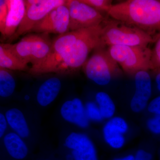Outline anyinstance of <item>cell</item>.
Instances as JSON below:
<instances>
[{"label": "cell", "mask_w": 160, "mask_h": 160, "mask_svg": "<svg viewBox=\"0 0 160 160\" xmlns=\"http://www.w3.org/2000/svg\"><path fill=\"white\" fill-rule=\"evenodd\" d=\"M103 23L60 35L52 43L49 54L32 65L29 73L42 74L75 70L83 66L92 50L104 48L101 40Z\"/></svg>", "instance_id": "cell-1"}, {"label": "cell", "mask_w": 160, "mask_h": 160, "mask_svg": "<svg viewBox=\"0 0 160 160\" xmlns=\"http://www.w3.org/2000/svg\"><path fill=\"white\" fill-rule=\"evenodd\" d=\"M114 20L142 29L152 35L160 30V1L127 0L112 5L108 12Z\"/></svg>", "instance_id": "cell-2"}, {"label": "cell", "mask_w": 160, "mask_h": 160, "mask_svg": "<svg viewBox=\"0 0 160 160\" xmlns=\"http://www.w3.org/2000/svg\"><path fill=\"white\" fill-rule=\"evenodd\" d=\"M101 40L104 48L106 46H147L153 41L146 32L115 20L104 21Z\"/></svg>", "instance_id": "cell-3"}, {"label": "cell", "mask_w": 160, "mask_h": 160, "mask_svg": "<svg viewBox=\"0 0 160 160\" xmlns=\"http://www.w3.org/2000/svg\"><path fill=\"white\" fill-rule=\"evenodd\" d=\"M112 58L128 74L152 69V50L147 46H112L107 49Z\"/></svg>", "instance_id": "cell-4"}, {"label": "cell", "mask_w": 160, "mask_h": 160, "mask_svg": "<svg viewBox=\"0 0 160 160\" xmlns=\"http://www.w3.org/2000/svg\"><path fill=\"white\" fill-rule=\"evenodd\" d=\"M104 48L95 49L83 66L87 78L100 86L108 85L120 71L118 64Z\"/></svg>", "instance_id": "cell-5"}, {"label": "cell", "mask_w": 160, "mask_h": 160, "mask_svg": "<svg viewBox=\"0 0 160 160\" xmlns=\"http://www.w3.org/2000/svg\"><path fill=\"white\" fill-rule=\"evenodd\" d=\"M3 44L24 62L31 63L33 65L49 54L52 43L45 37L32 34L26 36L14 44Z\"/></svg>", "instance_id": "cell-6"}, {"label": "cell", "mask_w": 160, "mask_h": 160, "mask_svg": "<svg viewBox=\"0 0 160 160\" xmlns=\"http://www.w3.org/2000/svg\"><path fill=\"white\" fill-rule=\"evenodd\" d=\"M25 1L26 12L17 31L11 39L32 32L33 27L49 12L66 4L65 0H27Z\"/></svg>", "instance_id": "cell-7"}, {"label": "cell", "mask_w": 160, "mask_h": 160, "mask_svg": "<svg viewBox=\"0 0 160 160\" xmlns=\"http://www.w3.org/2000/svg\"><path fill=\"white\" fill-rule=\"evenodd\" d=\"M69 12V31L98 26L106 21L100 12L81 2L66 1Z\"/></svg>", "instance_id": "cell-8"}, {"label": "cell", "mask_w": 160, "mask_h": 160, "mask_svg": "<svg viewBox=\"0 0 160 160\" xmlns=\"http://www.w3.org/2000/svg\"><path fill=\"white\" fill-rule=\"evenodd\" d=\"M63 146L69 151L73 160H98L94 143L84 132H69L64 138Z\"/></svg>", "instance_id": "cell-9"}, {"label": "cell", "mask_w": 160, "mask_h": 160, "mask_svg": "<svg viewBox=\"0 0 160 160\" xmlns=\"http://www.w3.org/2000/svg\"><path fill=\"white\" fill-rule=\"evenodd\" d=\"M69 12L66 5L55 8L33 27L32 32L64 34L69 31Z\"/></svg>", "instance_id": "cell-10"}, {"label": "cell", "mask_w": 160, "mask_h": 160, "mask_svg": "<svg viewBox=\"0 0 160 160\" xmlns=\"http://www.w3.org/2000/svg\"><path fill=\"white\" fill-rule=\"evenodd\" d=\"M129 130V126L125 119L118 116L107 120L103 126V139L111 149H122L126 143V135Z\"/></svg>", "instance_id": "cell-11"}, {"label": "cell", "mask_w": 160, "mask_h": 160, "mask_svg": "<svg viewBox=\"0 0 160 160\" xmlns=\"http://www.w3.org/2000/svg\"><path fill=\"white\" fill-rule=\"evenodd\" d=\"M135 90L130 102V108L135 113L146 109L152 93V84L148 71H141L134 75Z\"/></svg>", "instance_id": "cell-12"}, {"label": "cell", "mask_w": 160, "mask_h": 160, "mask_svg": "<svg viewBox=\"0 0 160 160\" xmlns=\"http://www.w3.org/2000/svg\"><path fill=\"white\" fill-rule=\"evenodd\" d=\"M60 115L66 122L81 129H87L89 122L86 116L85 104L78 98L66 100L60 108Z\"/></svg>", "instance_id": "cell-13"}, {"label": "cell", "mask_w": 160, "mask_h": 160, "mask_svg": "<svg viewBox=\"0 0 160 160\" xmlns=\"http://www.w3.org/2000/svg\"><path fill=\"white\" fill-rule=\"evenodd\" d=\"M6 1L8 12L3 36L11 38L22 21L26 12V6L25 1L23 0Z\"/></svg>", "instance_id": "cell-14"}, {"label": "cell", "mask_w": 160, "mask_h": 160, "mask_svg": "<svg viewBox=\"0 0 160 160\" xmlns=\"http://www.w3.org/2000/svg\"><path fill=\"white\" fill-rule=\"evenodd\" d=\"M4 148L9 157L14 160L26 159L29 148L25 139L13 132H8L2 138Z\"/></svg>", "instance_id": "cell-15"}, {"label": "cell", "mask_w": 160, "mask_h": 160, "mask_svg": "<svg viewBox=\"0 0 160 160\" xmlns=\"http://www.w3.org/2000/svg\"><path fill=\"white\" fill-rule=\"evenodd\" d=\"M62 86V82L58 78H50L44 81L40 85L37 92L38 105L42 107L51 105L59 94Z\"/></svg>", "instance_id": "cell-16"}, {"label": "cell", "mask_w": 160, "mask_h": 160, "mask_svg": "<svg viewBox=\"0 0 160 160\" xmlns=\"http://www.w3.org/2000/svg\"><path fill=\"white\" fill-rule=\"evenodd\" d=\"M4 113L11 131L25 140L30 137L31 129L26 115L21 109L12 107L7 109Z\"/></svg>", "instance_id": "cell-17"}, {"label": "cell", "mask_w": 160, "mask_h": 160, "mask_svg": "<svg viewBox=\"0 0 160 160\" xmlns=\"http://www.w3.org/2000/svg\"><path fill=\"white\" fill-rule=\"evenodd\" d=\"M0 68L19 71L29 69L28 64L20 59L3 44L0 45Z\"/></svg>", "instance_id": "cell-18"}, {"label": "cell", "mask_w": 160, "mask_h": 160, "mask_svg": "<svg viewBox=\"0 0 160 160\" xmlns=\"http://www.w3.org/2000/svg\"><path fill=\"white\" fill-rule=\"evenodd\" d=\"M95 102L97 104L104 119L109 120L114 117L116 106L108 93L100 91L95 96Z\"/></svg>", "instance_id": "cell-19"}, {"label": "cell", "mask_w": 160, "mask_h": 160, "mask_svg": "<svg viewBox=\"0 0 160 160\" xmlns=\"http://www.w3.org/2000/svg\"><path fill=\"white\" fill-rule=\"evenodd\" d=\"M16 82L8 69L0 68V96L8 98L14 93Z\"/></svg>", "instance_id": "cell-20"}, {"label": "cell", "mask_w": 160, "mask_h": 160, "mask_svg": "<svg viewBox=\"0 0 160 160\" xmlns=\"http://www.w3.org/2000/svg\"><path fill=\"white\" fill-rule=\"evenodd\" d=\"M86 116L89 122H101L104 119L98 106L95 102L89 101L85 104Z\"/></svg>", "instance_id": "cell-21"}, {"label": "cell", "mask_w": 160, "mask_h": 160, "mask_svg": "<svg viewBox=\"0 0 160 160\" xmlns=\"http://www.w3.org/2000/svg\"><path fill=\"white\" fill-rule=\"evenodd\" d=\"M81 2L91 6L98 11H105L108 13L112 6V1L110 0H81Z\"/></svg>", "instance_id": "cell-22"}, {"label": "cell", "mask_w": 160, "mask_h": 160, "mask_svg": "<svg viewBox=\"0 0 160 160\" xmlns=\"http://www.w3.org/2000/svg\"><path fill=\"white\" fill-rule=\"evenodd\" d=\"M146 126L152 134L160 135V115L152 116L147 120Z\"/></svg>", "instance_id": "cell-23"}, {"label": "cell", "mask_w": 160, "mask_h": 160, "mask_svg": "<svg viewBox=\"0 0 160 160\" xmlns=\"http://www.w3.org/2000/svg\"><path fill=\"white\" fill-rule=\"evenodd\" d=\"M8 7L6 0L0 1V31L2 35L5 32V27L7 16Z\"/></svg>", "instance_id": "cell-24"}, {"label": "cell", "mask_w": 160, "mask_h": 160, "mask_svg": "<svg viewBox=\"0 0 160 160\" xmlns=\"http://www.w3.org/2000/svg\"><path fill=\"white\" fill-rule=\"evenodd\" d=\"M151 63L152 69H160V36L152 50Z\"/></svg>", "instance_id": "cell-25"}, {"label": "cell", "mask_w": 160, "mask_h": 160, "mask_svg": "<svg viewBox=\"0 0 160 160\" xmlns=\"http://www.w3.org/2000/svg\"><path fill=\"white\" fill-rule=\"evenodd\" d=\"M146 109L152 116L160 115V95L149 101Z\"/></svg>", "instance_id": "cell-26"}, {"label": "cell", "mask_w": 160, "mask_h": 160, "mask_svg": "<svg viewBox=\"0 0 160 160\" xmlns=\"http://www.w3.org/2000/svg\"><path fill=\"white\" fill-rule=\"evenodd\" d=\"M153 156L151 152L146 149H138L135 153V160H153Z\"/></svg>", "instance_id": "cell-27"}, {"label": "cell", "mask_w": 160, "mask_h": 160, "mask_svg": "<svg viewBox=\"0 0 160 160\" xmlns=\"http://www.w3.org/2000/svg\"><path fill=\"white\" fill-rule=\"evenodd\" d=\"M9 128L8 122L6 119L5 113H0V138H2L7 133V129Z\"/></svg>", "instance_id": "cell-28"}, {"label": "cell", "mask_w": 160, "mask_h": 160, "mask_svg": "<svg viewBox=\"0 0 160 160\" xmlns=\"http://www.w3.org/2000/svg\"><path fill=\"white\" fill-rule=\"evenodd\" d=\"M112 160H135V153H129L122 156L118 157Z\"/></svg>", "instance_id": "cell-29"}, {"label": "cell", "mask_w": 160, "mask_h": 160, "mask_svg": "<svg viewBox=\"0 0 160 160\" xmlns=\"http://www.w3.org/2000/svg\"><path fill=\"white\" fill-rule=\"evenodd\" d=\"M155 82L156 84L157 88L160 92V72L156 76Z\"/></svg>", "instance_id": "cell-30"}, {"label": "cell", "mask_w": 160, "mask_h": 160, "mask_svg": "<svg viewBox=\"0 0 160 160\" xmlns=\"http://www.w3.org/2000/svg\"><path fill=\"white\" fill-rule=\"evenodd\" d=\"M42 160H52L51 159L48 158H45L43 159Z\"/></svg>", "instance_id": "cell-31"}, {"label": "cell", "mask_w": 160, "mask_h": 160, "mask_svg": "<svg viewBox=\"0 0 160 160\" xmlns=\"http://www.w3.org/2000/svg\"></svg>", "instance_id": "cell-32"}]
</instances>
